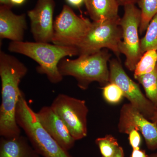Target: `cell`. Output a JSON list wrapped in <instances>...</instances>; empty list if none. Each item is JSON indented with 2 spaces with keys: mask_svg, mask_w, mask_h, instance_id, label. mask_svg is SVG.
Returning <instances> with one entry per match:
<instances>
[{
  "mask_svg": "<svg viewBox=\"0 0 157 157\" xmlns=\"http://www.w3.org/2000/svg\"><path fill=\"white\" fill-rule=\"evenodd\" d=\"M28 69L23 63L11 55L0 51V77L2 103L0 107V135L12 137L19 136L21 128L17 124L16 111L22 91L19 84Z\"/></svg>",
  "mask_w": 157,
  "mask_h": 157,
  "instance_id": "6da1fadb",
  "label": "cell"
},
{
  "mask_svg": "<svg viewBox=\"0 0 157 157\" xmlns=\"http://www.w3.org/2000/svg\"><path fill=\"white\" fill-rule=\"evenodd\" d=\"M8 50L20 54L33 59L38 63L37 72L46 75L50 82L57 84L63 80L58 64L62 59L67 56L78 55L75 47L60 46L49 43L39 42H11Z\"/></svg>",
  "mask_w": 157,
  "mask_h": 157,
  "instance_id": "7a4b0ae2",
  "label": "cell"
},
{
  "mask_svg": "<svg viewBox=\"0 0 157 157\" xmlns=\"http://www.w3.org/2000/svg\"><path fill=\"white\" fill-rule=\"evenodd\" d=\"M110 57L108 49L104 48L89 55L79 56L75 59L64 58L59 63V71L63 76L74 77L82 90L87 89L94 82L104 86L109 83L108 63Z\"/></svg>",
  "mask_w": 157,
  "mask_h": 157,
  "instance_id": "3957f363",
  "label": "cell"
},
{
  "mask_svg": "<svg viewBox=\"0 0 157 157\" xmlns=\"http://www.w3.org/2000/svg\"><path fill=\"white\" fill-rule=\"evenodd\" d=\"M17 124L25 132L36 151L43 157H73L45 131L39 122L36 113L32 109L22 92L16 111Z\"/></svg>",
  "mask_w": 157,
  "mask_h": 157,
  "instance_id": "277c9868",
  "label": "cell"
},
{
  "mask_svg": "<svg viewBox=\"0 0 157 157\" xmlns=\"http://www.w3.org/2000/svg\"><path fill=\"white\" fill-rule=\"evenodd\" d=\"M120 18L93 21L85 37L77 47L78 56L89 55L106 48L119 57L121 54L119 45L122 39Z\"/></svg>",
  "mask_w": 157,
  "mask_h": 157,
  "instance_id": "5b68a950",
  "label": "cell"
},
{
  "mask_svg": "<svg viewBox=\"0 0 157 157\" xmlns=\"http://www.w3.org/2000/svg\"><path fill=\"white\" fill-rule=\"evenodd\" d=\"M124 7L123 16L120 20L122 39L120 44L119 51L121 54L125 56L126 67L133 72L143 55L139 37L141 12L135 5H127Z\"/></svg>",
  "mask_w": 157,
  "mask_h": 157,
  "instance_id": "8992f818",
  "label": "cell"
},
{
  "mask_svg": "<svg viewBox=\"0 0 157 157\" xmlns=\"http://www.w3.org/2000/svg\"><path fill=\"white\" fill-rule=\"evenodd\" d=\"M91 24L89 19L78 16L70 6L64 5L54 22L52 42L60 46L77 48Z\"/></svg>",
  "mask_w": 157,
  "mask_h": 157,
  "instance_id": "52a82bcc",
  "label": "cell"
},
{
  "mask_svg": "<svg viewBox=\"0 0 157 157\" xmlns=\"http://www.w3.org/2000/svg\"><path fill=\"white\" fill-rule=\"evenodd\" d=\"M50 106L63 121L74 140L86 137L89 109L85 101L59 94Z\"/></svg>",
  "mask_w": 157,
  "mask_h": 157,
  "instance_id": "ba28073f",
  "label": "cell"
},
{
  "mask_svg": "<svg viewBox=\"0 0 157 157\" xmlns=\"http://www.w3.org/2000/svg\"><path fill=\"white\" fill-rule=\"evenodd\" d=\"M109 82L117 85L130 104L150 121L157 107L144 94L139 85L127 75L121 62L115 59L109 60Z\"/></svg>",
  "mask_w": 157,
  "mask_h": 157,
  "instance_id": "9c48e42d",
  "label": "cell"
},
{
  "mask_svg": "<svg viewBox=\"0 0 157 157\" xmlns=\"http://www.w3.org/2000/svg\"><path fill=\"white\" fill-rule=\"evenodd\" d=\"M119 132L128 135L133 129L143 135L147 147L151 151L157 149V125L147 119L130 103L121 108L117 126Z\"/></svg>",
  "mask_w": 157,
  "mask_h": 157,
  "instance_id": "30bf717a",
  "label": "cell"
},
{
  "mask_svg": "<svg viewBox=\"0 0 157 157\" xmlns=\"http://www.w3.org/2000/svg\"><path fill=\"white\" fill-rule=\"evenodd\" d=\"M55 6L54 0H37L33 9L28 11L31 33L35 42H52Z\"/></svg>",
  "mask_w": 157,
  "mask_h": 157,
  "instance_id": "8fae6325",
  "label": "cell"
},
{
  "mask_svg": "<svg viewBox=\"0 0 157 157\" xmlns=\"http://www.w3.org/2000/svg\"><path fill=\"white\" fill-rule=\"evenodd\" d=\"M36 114L42 127L63 148L69 151L73 148L76 140L51 106L42 107Z\"/></svg>",
  "mask_w": 157,
  "mask_h": 157,
  "instance_id": "7c38bea8",
  "label": "cell"
},
{
  "mask_svg": "<svg viewBox=\"0 0 157 157\" xmlns=\"http://www.w3.org/2000/svg\"><path fill=\"white\" fill-rule=\"evenodd\" d=\"M9 6H0V38L11 42H21L27 29L25 14L17 15Z\"/></svg>",
  "mask_w": 157,
  "mask_h": 157,
  "instance_id": "4fadbf2b",
  "label": "cell"
},
{
  "mask_svg": "<svg viewBox=\"0 0 157 157\" xmlns=\"http://www.w3.org/2000/svg\"><path fill=\"white\" fill-rule=\"evenodd\" d=\"M27 137L19 135L12 137H2L0 157H39L40 155L29 143Z\"/></svg>",
  "mask_w": 157,
  "mask_h": 157,
  "instance_id": "5bb4252c",
  "label": "cell"
},
{
  "mask_svg": "<svg viewBox=\"0 0 157 157\" xmlns=\"http://www.w3.org/2000/svg\"><path fill=\"white\" fill-rule=\"evenodd\" d=\"M86 8L91 19L94 22L120 18L118 0H85Z\"/></svg>",
  "mask_w": 157,
  "mask_h": 157,
  "instance_id": "9a60e30c",
  "label": "cell"
},
{
  "mask_svg": "<svg viewBox=\"0 0 157 157\" xmlns=\"http://www.w3.org/2000/svg\"><path fill=\"white\" fill-rule=\"evenodd\" d=\"M142 85L148 98L157 107V64L154 70L135 78Z\"/></svg>",
  "mask_w": 157,
  "mask_h": 157,
  "instance_id": "2e32d148",
  "label": "cell"
},
{
  "mask_svg": "<svg viewBox=\"0 0 157 157\" xmlns=\"http://www.w3.org/2000/svg\"><path fill=\"white\" fill-rule=\"evenodd\" d=\"M137 4L141 12V22L139 33L146 31L152 18L157 14V0H139Z\"/></svg>",
  "mask_w": 157,
  "mask_h": 157,
  "instance_id": "e0dca14e",
  "label": "cell"
},
{
  "mask_svg": "<svg viewBox=\"0 0 157 157\" xmlns=\"http://www.w3.org/2000/svg\"><path fill=\"white\" fill-rule=\"evenodd\" d=\"M157 64V50L150 49L145 52L136 65L134 78L151 73Z\"/></svg>",
  "mask_w": 157,
  "mask_h": 157,
  "instance_id": "ac0fdd59",
  "label": "cell"
},
{
  "mask_svg": "<svg viewBox=\"0 0 157 157\" xmlns=\"http://www.w3.org/2000/svg\"><path fill=\"white\" fill-rule=\"evenodd\" d=\"M146 31L144 36L140 39V47L143 54L150 49L157 50V14L150 22Z\"/></svg>",
  "mask_w": 157,
  "mask_h": 157,
  "instance_id": "d6986e66",
  "label": "cell"
},
{
  "mask_svg": "<svg viewBox=\"0 0 157 157\" xmlns=\"http://www.w3.org/2000/svg\"><path fill=\"white\" fill-rule=\"evenodd\" d=\"M95 142L100 149L102 157H113L120 146L117 139L110 135L97 138Z\"/></svg>",
  "mask_w": 157,
  "mask_h": 157,
  "instance_id": "ffe728a7",
  "label": "cell"
},
{
  "mask_svg": "<svg viewBox=\"0 0 157 157\" xmlns=\"http://www.w3.org/2000/svg\"><path fill=\"white\" fill-rule=\"evenodd\" d=\"M103 97L108 103L115 104L120 102L124 97L120 88L113 83H109L103 88Z\"/></svg>",
  "mask_w": 157,
  "mask_h": 157,
  "instance_id": "44dd1931",
  "label": "cell"
},
{
  "mask_svg": "<svg viewBox=\"0 0 157 157\" xmlns=\"http://www.w3.org/2000/svg\"><path fill=\"white\" fill-rule=\"evenodd\" d=\"M129 141L133 149L140 148L141 139L139 132L136 129H133L128 134Z\"/></svg>",
  "mask_w": 157,
  "mask_h": 157,
  "instance_id": "7402d4cb",
  "label": "cell"
},
{
  "mask_svg": "<svg viewBox=\"0 0 157 157\" xmlns=\"http://www.w3.org/2000/svg\"><path fill=\"white\" fill-rule=\"evenodd\" d=\"M131 157H148L146 151L144 150L139 149H133Z\"/></svg>",
  "mask_w": 157,
  "mask_h": 157,
  "instance_id": "603a6c76",
  "label": "cell"
},
{
  "mask_svg": "<svg viewBox=\"0 0 157 157\" xmlns=\"http://www.w3.org/2000/svg\"><path fill=\"white\" fill-rule=\"evenodd\" d=\"M66 1L70 6L77 8H80L85 2V0H66Z\"/></svg>",
  "mask_w": 157,
  "mask_h": 157,
  "instance_id": "cb8c5ba5",
  "label": "cell"
},
{
  "mask_svg": "<svg viewBox=\"0 0 157 157\" xmlns=\"http://www.w3.org/2000/svg\"><path fill=\"white\" fill-rule=\"evenodd\" d=\"M120 6H124L128 5H135L139 0H118Z\"/></svg>",
  "mask_w": 157,
  "mask_h": 157,
  "instance_id": "d4e9b609",
  "label": "cell"
},
{
  "mask_svg": "<svg viewBox=\"0 0 157 157\" xmlns=\"http://www.w3.org/2000/svg\"><path fill=\"white\" fill-rule=\"evenodd\" d=\"M124 157V152L123 148L122 147L120 146L118 149L117 152L116 153L113 157Z\"/></svg>",
  "mask_w": 157,
  "mask_h": 157,
  "instance_id": "484cf974",
  "label": "cell"
},
{
  "mask_svg": "<svg viewBox=\"0 0 157 157\" xmlns=\"http://www.w3.org/2000/svg\"><path fill=\"white\" fill-rule=\"evenodd\" d=\"M25 0H10V2L13 6H19L22 5L25 2Z\"/></svg>",
  "mask_w": 157,
  "mask_h": 157,
  "instance_id": "4316f807",
  "label": "cell"
},
{
  "mask_svg": "<svg viewBox=\"0 0 157 157\" xmlns=\"http://www.w3.org/2000/svg\"><path fill=\"white\" fill-rule=\"evenodd\" d=\"M0 3L1 5H5V6H9L11 8H12L14 6L11 4L10 0H0Z\"/></svg>",
  "mask_w": 157,
  "mask_h": 157,
  "instance_id": "83f0119b",
  "label": "cell"
},
{
  "mask_svg": "<svg viewBox=\"0 0 157 157\" xmlns=\"http://www.w3.org/2000/svg\"><path fill=\"white\" fill-rule=\"evenodd\" d=\"M150 121H151V122H152L157 125V107L155 111L154 114L152 117Z\"/></svg>",
  "mask_w": 157,
  "mask_h": 157,
  "instance_id": "f1b7e54d",
  "label": "cell"
},
{
  "mask_svg": "<svg viewBox=\"0 0 157 157\" xmlns=\"http://www.w3.org/2000/svg\"><path fill=\"white\" fill-rule=\"evenodd\" d=\"M148 157H157V152L149 155Z\"/></svg>",
  "mask_w": 157,
  "mask_h": 157,
  "instance_id": "f546056e",
  "label": "cell"
}]
</instances>
